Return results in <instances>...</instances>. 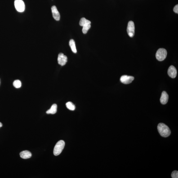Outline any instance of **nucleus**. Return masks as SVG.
Masks as SVG:
<instances>
[{
    "instance_id": "9b49d317",
    "label": "nucleus",
    "mask_w": 178,
    "mask_h": 178,
    "mask_svg": "<svg viewBox=\"0 0 178 178\" xmlns=\"http://www.w3.org/2000/svg\"><path fill=\"white\" fill-rule=\"evenodd\" d=\"M20 157L24 159H28L32 157V154L28 150H24L20 153Z\"/></svg>"
},
{
    "instance_id": "a211bd4d",
    "label": "nucleus",
    "mask_w": 178,
    "mask_h": 178,
    "mask_svg": "<svg viewBox=\"0 0 178 178\" xmlns=\"http://www.w3.org/2000/svg\"><path fill=\"white\" fill-rule=\"evenodd\" d=\"M171 177L172 178H178V171H173L171 174Z\"/></svg>"
},
{
    "instance_id": "f257e3e1",
    "label": "nucleus",
    "mask_w": 178,
    "mask_h": 178,
    "mask_svg": "<svg viewBox=\"0 0 178 178\" xmlns=\"http://www.w3.org/2000/svg\"><path fill=\"white\" fill-rule=\"evenodd\" d=\"M157 129L160 134L163 137H167L171 135V131L169 128L164 123L159 124Z\"/></svg>"
},
{
    "instance_id": "6e6552de",
    "label": "nucleus",
    "mask_w": 178,
    "mask_h": 178,
    "mask_svg": "<svg viewBox=\"0 0 178 178\" xmlns=\"http://www.w3.org/2000/svg\"><path fill=\"white\" fill-rule=\"evenodd\" d=\"M53 17L55 20L59 21L60 19V15L57 8L55 6H53L51 8Z\"/></svg>"
},
{
    "instance_id": "f03ea898",
    "label": "nucleus",
    "mask_w": 178,
    "mask_h": 178,
    "mask_svg": "<svg viewBox=\"0 0 178 178\" xmlns=\"http://www.w3.org/2000/svg\"><path fill=\"white\" fill-rule=\"evenodd\" d=\"M65 143L64 140H60L56 143L54 149V154L55 156H58L61 153L65 146Z\"/></svg>"
},
{
    "instance_id": "6ab92c4d",
    "label": "nucleus",
    "mask_w": 178,
    "mask_h": 178,
    "mask_svg": "<svg viewBox=\"0 0 178 178\" xmlns=\"http://www.w3.org/2000/svg\"><path fill=\"white\" fill-rule=\"evenodd\" d=\"M174 12L176 13H178V5H176L175 6L174 8Z\"/></svg>"
},
{
    "instance_id": "f3484780",
    "label": "nucleus",
    "mask_w": 178,
    "mask_h": 178,
    "mask_svg": "<svg viewBox=\"0 0 178 178\" xmlns=\"http://www.w3.org/2000/svg\"><path fill=\"white\" fill-rule=\"evenodd\" d=\"M13 86L17 88H18L21 87L22 83L19 80H16L14 81L13 83Z\"/></svg>"
},
{
    "instance_id": "dca6fc26",
    "label": "nucleus",
    "mask_w": 178,
    "mask_h": 178,
    "mask_svg": "<svg viewBox=\"0 0 178 178\" xmlns=\"http://www.w3.org/2000/svg\"><path fill=\"white\" fill-rule=\"evenodd\" d=\"M91 24H87L83 25L82 29V33L84 34H86L87 33L88 31L91 28Z\"/></svg>"
},
{
    "instance_id": "9d476101",
    "label": "nucleus",
    "mask_w": 178,
    "mask_h": 178,
    "mask_svg": "<svg viewBox=\"0 0 178 178\" xmlns=\"http://www.w3.org/2000/svg\"><path fill=\"white\" fill-rule=\"evenodd\" d=\"M169 96L168 94L165 91H163L162 92V95L161 97L160 101L161 104L165 105L167 104L168 102Z\"/></svg>"
},
{
    "instance_id": "2eb2a0df",
    "label": "nucleus",
    "mask_w": 178,
    "mask_h": 178,
    "mask_svg": "<svg viewBox=\"0 0 178 178\" xmlns=\"http://www.w3.org/2000/svg\"><path fill=\"white\" fill-rule=\"evenodd\" d=\"M66 105L67 108L69 110L74 111L75 109V106L71 102H68L66 103Z\"/></svg>"
},
{
    "instance_id": "423d86ee",
    "label": "nucleus",
    "mask_w": 178,
    "mask_h": 178,
    "mask_svg": "<svg viewBox=\"0 0 178 178\" xmlns=\"http://www.w3.org/2000/svg\"><path fill=\"white\" fill-rule=\"evenodd\" d=\"M57 61L58 64L61 66L65 65L67 61V57L62 53H60L58 55Z\"/></svg>"
},
{
    "instance_id": "0eeeda50",
    "label": "nucleus",
    "mask_w": 178,
    "mask_h": 178,
    "mask_svg": "<svg viewBox=\"0 0 178 178\" xmlns=\"http://www.w3.org/2000/svg\"><path fill=\"white\" fill-rule=\"evenodd\" d=\"M134 79V77L131 76L123 75L121 77L120 80L122 83L125 84H128L131 83Z\"/></svg>"
},
{
    "instance_id": "f8f14e48",
    "label": "nucleus",
    "mask_w": 178,
    "mask_h": 178,
    "mask_svg": "<svg viewBox=\"0 0 178 178\" xmlns=\"http://www.w3.org/2000/svg\"><path fill=\"white\" fill-rule=\"evenodd\" d=\"M57 111V105L56 104H54L51 106V108L46 112L48 114H55Z\"/></svg>"
},
{
    "instance_id": "1a4fd4ad",
    "label": "nucleus",
    "mask_w": 178,
    "mask_h": 178,
    "mask_svg": "<svg viewBox=\"0 0 178 178\" xmlns=\"http://www.w3.org/2000/svg\"><path fill=\"white\" fill-rule=\"evenodd\" d=\"M177 70L176 68L173 66L171 65L169 67L167 73L169 76L171 78H175L177 75Z\"/></svg>"
},
{
    "instance_id": "39448f33",
    "label": "nucleus",
    "mask_w": 178,
    "mask_h": 178,
    "mask_svg": "<svg viewBox=\"0 0 178 178\" xmlns=\"http://www.w3.org/2000/svg\"><path fill=\"white\" fill-rule=\"evenodd\" d=\"M135 27L133 22L130 21L129 22L127 28L128 34L130 37L134 36L135 34Z\"/></svg>"
},
{
    "instance_id": "7ed1b4c3",
    "label": "nucleus",
    "mask_w": 178,
    "mask_h": 178,
    "mask_svg": "<svg viewBox=\"0 0 178 178\" xmlns=\"http://www.w3.org/2000/svg\"><path fill=\"white\" fill-rule=\"evenodd\" d=\"M167 54V51L165 49L160 48L157 51L156 57L158 61H162L166 59Z\"/></svg>"
},
{
    "instance_id": "4468645a",
    "label": "nucleus",
    "mask_w": 178,
    "mask_h": 178,
    "mask_svg": "<svg viewBox=\"0 0 178 178\" xmlns=\"http://www.w3.org/2000/svg\"><path fill=\"white\" fill-rule=\"evenodd\" d=\"M91 22L90 20H87L84 18H82L80 20L79 24L81 26L83 27V25L87 24H91Z\"/></svg>"
},
{
    "instance_id": "ddd939ff",
    "label": "nucleus",
    "mask_w": 178,
    "mask_h": 178,
    "mask_svg": "<svg viewBox=\"0 0 178 178\" xmlns=\"http://www.w3.org/2000/svg\"><path fill=\"white\" fill-rule=\"evenodd\" d=\"M69 46L71 49L72 51L74 53H76L77 52L76 48L75 42L74 40L71 39L69 41Z\"/></svg>"
},
{
    "instance_id": "20e7f679",
    "label": "nucleus",
    "mask_w": 178,
    "mask_h": 178,
    "mask_svg": "<svg viewBox=\"0 0 178 178\" xmlns=\"http://www.w3.org/2000/svg\"><path fill=\"white\" fill-rule=\"evenodd\" d=\"M14 6L16 10L19 12H22L25 10V4L23 0H15Z\"/></svg>"
},
{
    "instance_id": "aec40b11",
    "label": "nucleus",
    "mask_w": 178,
    "mask_h": 178,
    "mask_svg": "<svg viewBox=\"0 0 178 178\" xmlns=\"http://www.w3.org/2000/svg\"><path fill=\"white\" fill-rule=\"evenodd\" d=\"M2 124L1 122H0V128L2 127Z\"/></svg>"
}]
</instances>
